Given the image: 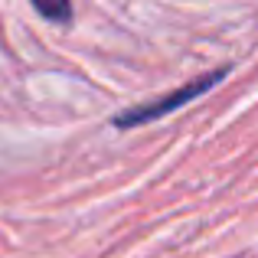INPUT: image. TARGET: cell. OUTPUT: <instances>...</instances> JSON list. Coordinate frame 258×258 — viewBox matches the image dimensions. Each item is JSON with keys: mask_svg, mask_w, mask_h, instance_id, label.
<instances>
[{"mask_svg": "<svg viewBox=\"0 0 258 258\" xmlns=\"http://www.w3.org/2000/svg\"><path fill=\"white\" fill-rule=\"evenodd\" d=\"M222 76H226V69L206 72V76H200L196 82H189V85L176 88V92L164 95V98H154V101H147V105H138V108H131V111L118 114V118H114V124H118V127H134V124H144V121L164 118V114L176 111L180 105H189L193 98H200V95H206V92H209L213 85H219V79H222Z\"/></svg>", "mask_w": 258, "mask_h": 258, "instance_id": "1", "label": "cell"}, {"mask_svg": "<svg viewBox=\"0 0 258 258\" xmlns=\"http://www.w3.org/2000/svg\"><path fill=\"white\" fill-rule=\"evenodd\" d=\"M33 7H36L46 20H56V23H69L72 20L69 0H33Z\"/></svg>", "mask_w": 258, "mask_h": 258, "instance_id": "2", "label": "cell"}]
</instances>
